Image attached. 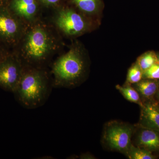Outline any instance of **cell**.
Instances as JSON below:
<instances>
[{"label":"cell","mask_w":159,"mask_h":159,"mask_svg":"<svg viewBox=\"0 0 159 159\" xmlns=\"http://www.w3.org/2000/svg\"><path fill=\"white\" fill-rule=\"evenodd\" d=\"M54 29L39 20L27 26L19 43L12 50L24 66L47 69L60 48L59 36Z\"/></svg>","instance_id":"1"},{"label":"cell","mask_w":159,"mask_h":159,"mask_svg":"<svg viewBox=\"0 0 159 159\" xmlns=\"http://www.w3.org/2000/svg\"><path fill=\"white\" fill-rule=\"evenodd\" d=\"M88 70V60L84 50L78 43H74L52 64L50 74L53 88L77 87L85 80Z\"/></svg>","instance_id":"2"},{"label":"cell","mask_w":159,"mask_h":159,"mask_svg":"<svg viewBox=\"0 0 159 159\" xmlns=\"http://www.w3.org/2000/svg\"><path fill=\"white\" fill-rule=\"evenodd\" d=\"M52 88L51 74L47 69L24 66L21 77L13 93L23 107L33 109L45 103Z\"/></svg>","instance_id":"3"},{"label":"cell","mask_w":159,"mask_h":159,"mask_svg":"<svg viewBox=\"0 0 159 159\" xmlns=\"http://www.w3.org/2000/svg\"><path fill=\"white\" fill-rule=\"evenodd\" d=\"M27 26L12 14L7 6L0 4V43L10 50L17 45Z\"/></svg>","instance_id":"4"},{"label":"cell","mask_w":159,"mask_h":159,"mask_svg":"<svg viewBox=\"0 0 159 159\" xmlns=\"http://www.w3.org/2000/svg\"><path fill=\"white\" fill-rule=\"evenodd\" d=\"M53 20L56 29L69 37L82 35L90 28L89 23L84 16L71 8L58 9Z\"/></svg>","instance_id":"5"},{"label":"cell","mask_w":159,"mask_h":159,"mask_svg":"<svg viewBox=\"0 0 159 159\" xmlns=\"http://www.w3.org/2000/svg\"><path fill=\"white\" fill-rule=\"evenodd\" d=\"M133 132L130 125L113 121L106 126L103 139L111 149L125 154L132 144L131 139Z\"/></svg>","instance_id":"6"},{"label":"cell","mask_w":159,"mask_h":159,"mask_svg":"<svg viewBox=\"0 0 159 159\" xmlns=\"http://www.w3.org/2000/svg\"><path fill=\"white\" fill-rule=\"evenodd\" d=\"M24 66L17 54L11 51L0 61V88L13 93L22 75Z\"/></svg>","instance_id":"7"},{"label":"cell","mask_w":159,"mask_h":159,"mask_svg":"<svg viewBox=\"0 0 159 159\" xmlns=\"http://www.w3.org/2000/svg\"><path fill=\"white\" fill-rule=\"evenodd\" d=\"M7 6L27 26L39 20V9L36 0H9Z\"/></svg>","instance_id":"8"},{"label":"cell","mask_w":159,"mask_h":159,"mask_svg":"<svg viewBox=\"0 0 159 159\" xmlns=\"http://www.w3.org/2000/svg\"><path fill=\"white\" fill-rule=\"evenodd\" d=\"M141 107L139 126L159 131L158 103L152 102H144Z\"/></svg>","instance_id":"9"},{"label":"cell","mask_w":159,"mask_h":159,"mask_svg":"<svg viewBox=\"0 0 159 159\" xmlns=\"http://www.w3.org/2000/svg\"><path fill=\"white\" fill-rule=\"evenodd\" d=\"M138 147L151 152L159 151V131L140 127L136 138Z\"/></svg>","instance_id":"10"},{"label":"cell","mask_w":159,"mask_h":159,"mask_svg":"<svg viewBox=\"0 0 159 159\" xmlns=\"http://www.w3.org/2000/svg\"><path fill=\"white\" fill-rule=\"evenodd\" d=\"M132 86L143 98L150 99L155 96L158 88V80L142 79L139 82L132 84Z\"/></svg>","instance_id":"11"},{"label":"cell","mask_w":159,"mask_h":159,"mask_svg":"<svg viewBox=\"0 0 159 159\" xmlns=\"http://www.w3.org/2000/svg\"><path fill=\"white\" fill-rule=\"evenodd\" d=\"M82 12L88 15L99 12L101 6V0H71Z\"/></svg>","instance_id":"12"},{"label":"cell","mask_w":159,"mask_h":159,"mask_svg":"<svg viewBox=\"0 0 159 159\" xmlns=\"http://www.w3.org/2000/svg\"><path fill=\"white\" fill-rule=\"evenodd\" d=\"M116 88L126 100L136 103L141 107L143 106V102L140 98V95L131 84L127 83L123 86L118 84L116 85Z\"/></svg>","instance_id":"13"},{"label":"cell","mask_w":159,"mask_h":159,"mask_svg":"<svg viewBox=\"0 0 159 159\" xmlns=\"http://www.w3.org/2000/svg\"><path fill=\"white\" fill-rule=\"evenodd\" d=\"M136 62L143 72L154 64L158 63L157 55L154 51H147L139 56Z\"/></svg>","instance_id":"14"},{"label":"cell","mask_w":159,"mask_h":159,"mask_svg":"<svg viewBox=\"0 0 159 159\" xmlns=\"http://www.w3.org/2000/svg\"><path fill=\"white\" fill-rule=\"evenodd\" d=\"M130 159H154L156 157L152 154V152L140 148L134 147L132 144L131 145L129 149L125 154Z\"/></svg>","instance_id":"15"},{"label":"cell","mask_w":159,"mask_h":159,"mask_svg":"<svg viewBox=\"0 0 159 159\" xmlns=\"http://www.w3.org/2000/svg\"><path fill=\"white\" fill-rule=\"evenodd\" d=\"M143 79V71L136 62L133 64L128 71L126 83L132 84Z\"/></svg>","instance_id":"16"},{"label":"cell","mask_w":159,"mask_h":159,"mask_svg":"<svg viewBox=\"0 0 159 159\" xmlns=\"http://www.w3.org/2000/svg\"><path fill=\"white\" fill-rule=\"evenodd\" d=\"M143 79L159 80V64L156 63L143 72Z\"/></svg>","instance_id":"17"},{"label":"cell","mask_w":159,"mask_h":159,"mask_svg":"<svg viewBox=\"0 0 159 159\" xmlns=\"http://www.w3.org/2000/svg\"><path fill=\"white\" fill-rule=\"evenodd\" d=\"M11 51L0 43V61Z\"/></svg>","instance_id":"18"},{"label":"cell","mask_w":159,"mask_h":159,"mask_svg":"<svg viewBox=\"0 0 159 159\" xmlns=\"http://www.w3.org/2000/svg\"><path fill=\"white\" fill-rule=\"evenodd\" d=\"M39 1L45 6H51L56 5L60 0H39Z\"/></svg>","instance_id":"19"},{"label":"cell","mask_w":159,"mask_h":159,"mask_svg":"<svg viewBox=\"0 0 159 159\" xmlns=\"http://www.w3.org/2000/svg\"><path fill=\"white\" fill-rule=\"evenodd\" d=\"M9 0H0V4L3 6H7Z\"/></svg>","instance_id":"20"},{"label":"cell","mask_w":159,"mask_h":159,"mask_svg":"<svg viewBox=\"0 0 159 159\" xmlns=\"http://www.w3.org/2000/svg\"><path fill=\"white\" fill-rule=\"evenodd\" d=\"M155 96L156 97L157 99L159 100V80H158V88L157 91V93L156 94Z\"/></svg>","instance_id":"21"},{"label":"cell","mask_w":159,"mask_h":159,"mask_svg":"<svg viewBox=\"0 0 159 159\" xmlns=\"http://www.w3.org/2000/svg\"><path fill=\"white\" fill-rule=\"evenodd\" d=\"M157 55L158 63L159 64V54H157Z\"/></svg>","instance_id":"22"},{"label":"cell","mask_w":159,"mask_h":159,"mask_svg":"<svg viewBox=\"0 0 159 159\" xmlns=\"http://www.w3.org/2000/svg\"><path fill=\"white\" fill-rule=\"evenodd\" d=\"M158 105H159V103H158Z\"/></svg>","instance_id":"23"}]
</instances>
